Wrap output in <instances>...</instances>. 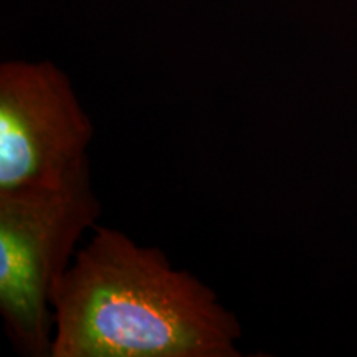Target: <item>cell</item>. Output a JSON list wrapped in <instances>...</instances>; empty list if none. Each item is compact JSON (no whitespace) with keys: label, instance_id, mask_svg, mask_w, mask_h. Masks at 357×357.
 <instances>
[{"label":"cell","instance_id":"1","mask_svg":"<svg viewBox=\"0 0 357 357\" xmlns=\"http://www.w3.org/2000/svg\"><path fill=\"white\" fill-rule=\"evenodd\" d=\"M52 293L50 357H240L242 324L158 247L96 225Z\"/></svg>","mask_w":357,"mask_h":357},{"label":"cell","instance_id":"2","mask_svg":"<svg viewBox=\"0 0 357 357\" xmlns=\"http://www.w3.org/2000/svg\"><path fill=\"white\" fill-rule=\"evenodd\" d=\"M101 213L91 164L60 184L0 192V316L19 354L50 357L52 293Z\"/></svg>","mask_w":357,"mask_h":357},{"label":"cell","instance_id":"3","mask_svg":"<svg viewBox=\"0 0 357 357\" xmlns=\"http://www.w3.org/2000/svg\"><path fill=\"white\" fill-rule=\"evenodd\" d=\"M95 124L50 60L0 65V192L60 184L89 164Z\"/></svg>","mask_w":357,"mask_h":357}]
</instances>
